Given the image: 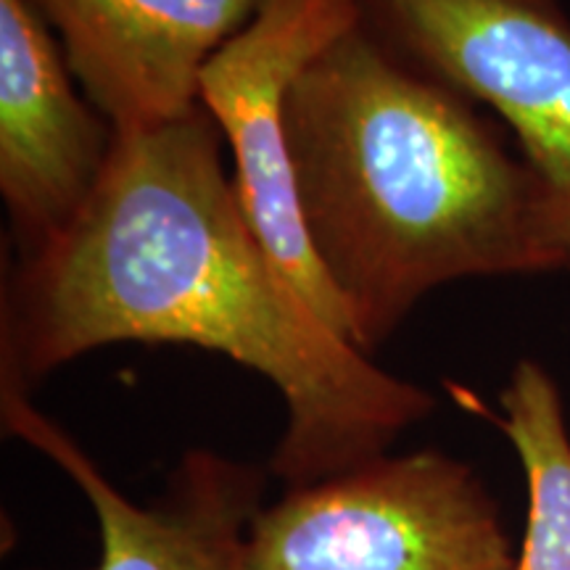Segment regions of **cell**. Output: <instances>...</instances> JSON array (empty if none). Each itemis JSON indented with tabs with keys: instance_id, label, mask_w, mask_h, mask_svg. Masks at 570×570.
<instances>
[{
	"instance_id": "1",
	"label": "cell",
	"mask_w": 570,
	"mask_h": 570,
	"mask_svg": "<svg viewBox=\"0 0 570 570\" xmlns=\"http://www.w3.org/2000/svg\"><path fill=\"white\" fill-rule=\"evenodd\" d=\"M202 104L117 132L80 217L13 259L0 291V394H32L77 356L122 341L194 344L277 389L285 431L269 473L285 489L386 454L436 410L333 333L256 235Z\"/></svg>"
},
{
	"instance_id": "2",
	"label": "cell",
	"mask_w": 570,
	"mask_h": 570,
	"mask_svg": "<svg viewBox=\"0 0 570 570\" xmlns=\"http://www.w3.org/2000/svg\"><path fill=\"white\" fill-rule=\"evenodd\" d=\"M283 138L304 235L362 354L444 283L570 273V202L510 127L362 21L291 80Z\"/></svg>"
},
{
	"instance_id": "3",
	"label": "cell",
	"mask_w": 570,
	"mask_h": 570,
	"mask_svg": "<svg viewBox=\"0 0 570 570\" xmlns=\"http://www.w3.org/2000/svg\"><path fill=\"white\" fill-rule=\"evenodd\" d=\"M256 570H510L497 499L439 449L285 489L252 529Z\"/></svg>"
},
{
	"instance_id": "4",
	"label": "cell",
	"mask_w": 570,
	"mask_h": 570,
	"mask_svg": "<svg viewBox=\"0 0 570 570\" xmlns=\"http://www.w3.org/2000/svg\"><path fill=\"white\" fill-rule=\"evenodd\" d=\"M396 59L487 106L570 202V13L560 0H356Z\"/></svg>"
},
{
	"instance_id": "5",
	"label": "cell",
	"mask_w": 570,
	"mask_h": 570,
	"mask_svg": "<svg viewBox=\"0 0 570 570\" xmlns=\"http://www.w3.org/2000/svg\"><path fill=\"white\" fill-rule=\"evenodd\" d=\"M356 24V0H262L244 30L206 61L198 85V104L230 146L235 190L256 235L296 294L348 344L346 309L325 281L298 217L283 98L298 71Z\"/></svg>"
},
{
	"instance_id": "6",
	"label": "cell",
	"mask_w": 570,
	"mask_h": 570,
	"mask_svg": "<svg viewBox=\"0 0 570 570\" xmlns=\"http://www.w3.org/2000/svg\"><path fill=\"white\" fill-rule=\"evenodd\" d=\"M0 420L6 433L46 454L88 497L101 539L92 570H256L252 529L265 510L267 470L190 449L164 494L135 504L30 394H0Z\"/></svg>"
},
{
	"instance_id": "7",
	"label": "cell",
	"mask_w": 570,
	"mask_h": 570,
	"mask_svg": "<svg viewBox=\"0 0 570 570\" xmlns=\"http://www.w3.org/2000/svg\"><path fill=\"white\" fill-rule=\"evenodd\" d=\"M71 77L46 19L0 0V196L17 259L80 217L109 164L117 132Z\"/></svg>"
},
{
	"instance_id": "8",
	"label": "cell",
	"mask_w": 570,
	"mask_h": 570,
	"mask_svg": "<svg viewBox=\"0 0 570 570\" xmlns=\"http://www.w3.org/2000/svg\"><path fill=\"white\" fill-rule=\"evenodd\" d=\"M61 35L67 63L114 132L175 122L198 106L206 61L262 0H27Z\"/></svg>"
},
{
	"instance_id": "9",
	"label": "cell",
	"mask_w": 570,
	"mask_h": 570,
	"mask_svg": "<svg viewBox=\"0 0 570 570\" xmlns=\"http://www.w3.org/2000/svg\"><path fill=\"white\" fill-rule=\"evenodd\" d=\"M465 399L510 439L525 473L529 518L510 570H570V431L554 377L539 362L520 360L499 396L502 415Z\"/></svg>"
}]
</instances>
